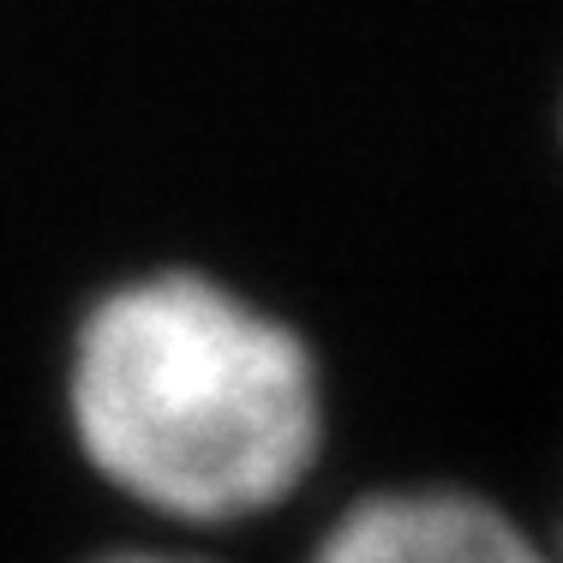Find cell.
<instances>
[{"instance_id": "obj_1", "label": "cell", "mask_w": 563, "mask_h": 563, "mask_svg": "<svg viewBox=\"0 0 563 563\" xmlns=\"http://www.w3.org/2000/svg\"><path fill=\"white\" fill-rule=\"evenodd\" d=\"M66 401L97 474L180 521L264 516L324 450V378L300 330L192 271L90 306Z\"/></svg>"}, {"instance_id": "obj_2", "label": "cell", "mask_w": 563, "mask_h": 563, "mask_svg": "<svg viewBox=\"0 0 563 563\" xmlns=\"http://www.w3.org/2000/svg\"><path fill=\"white\" fill-rule=\"evenodd\" d=\"M306 563H558V552L479 492L401 486L347 504Z\"/></svg>"}, {"instance_id": "obj_3", "label": "cell", "mask_w": 563, "mask_h": 563, "mask_svg": "<svg viewBox=\"0 0 563 563\" xmlns=\"http://www.w3.org/2000/svg\"><path fill=\"white\" fill-rule=\"evenodd\" d=\"M97 563H198V558H156V552H114V558H97Z\"/></svg>"}, {"instance_id": "obj_4", "label": "cell", "mask_w": 563, "mask_h": 563, "mask_svg": "<svg viewBox=\"0 0 563 563\" xmlns=\"http://www.w3.org/2000/svg\"><path fill=\"white\" fill-rule=\"evenodd\" d=\"M552 552H558V563H563V528H558V545H552Z\"/></svg>"}, {"instance_id": "obj_5", "label": "cell", "mask_w": 563, "mask_h": 563, "mask_svg": "<svg viewBox=\"0 0 563 563\" xmlns=\"http://www.w3.org/2000/svg\"><path fill=\"white\" fill-rule=\"evenodd\" d=\"M558 139H563V120H558Z\"/></svg>"}]
</instances>
